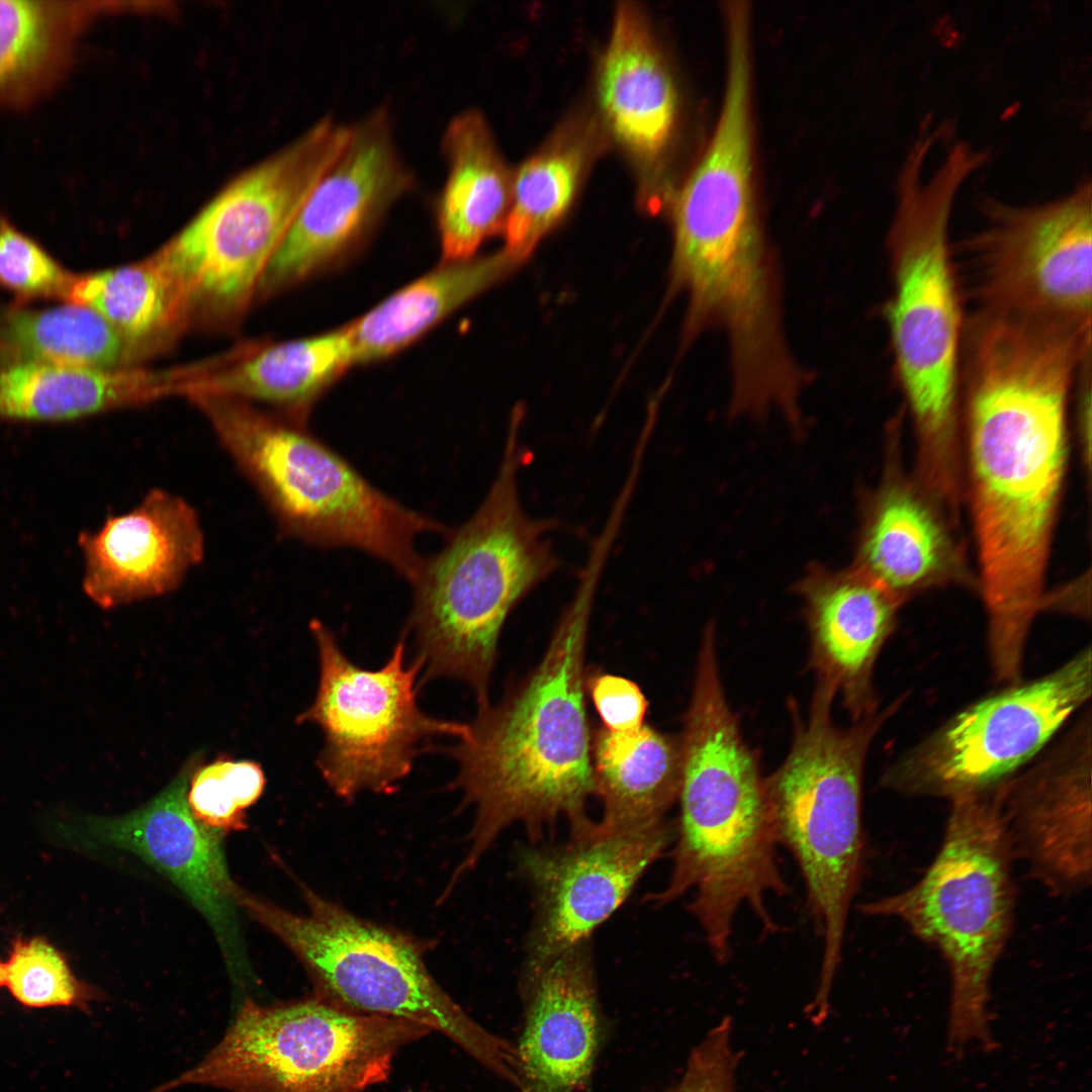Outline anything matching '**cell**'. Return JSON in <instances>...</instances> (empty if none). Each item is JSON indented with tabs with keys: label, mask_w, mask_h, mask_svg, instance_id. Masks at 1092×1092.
I'll return each instance as SVG.
<instances>
[{
	"label": "cell",
	"mask_w": 1092,
	"mask_h": 1092,
	"mask_svg": "<svg viewBox=\"0 0 1092 1092\" xmlns=\"http://www.w3.org/2000/svg\"><path fill=\"white\" fill-rule=\"evenodd\" d=\"M521 413L508 430L497 473L478 509L424 560L413 587L407 629L424 679H458L488 701L497 642L513 609L560 567L551 533L558 521L524 509L526 461Z\"/></svg>",
	"instance_id": "277c9868"
},
{
	"label": "cell",
	"mask_w": 1092,
	"mask_h": 1092,
	"mask_svg": "<svg viewBox=\"0 0 1092 1092\" xmlns=\"http://www.w3.org/2000/svg\"><path fill=\"white\" fill-rule=\"evenodd\" d=\"M518 263L506 250L480 259L445 262L346 326L354 365L398 353Z\"/></svg>",
	"instance_id": "484cf974"
},
{
	"label": "cell",
	"mask_w": 1092,
	"mask_h": 1092,
	"mask_svg": "<svg viewBox=\"0 0 1092 1092\" xmlns=\"http://www.w3.org/2000/svg\"><path fill=\"white\" fill-rule=\"evenodd\" d=\"M1088 347L1065 329L984 316L960 369L989 657L1019 662L1045 597L1066 473L1068 406Z\"/></svg>",
	"instance_id": "6da1fadb"
},
{
	"label": "cell",
	"mask_w": 1092,
	"mask_h": 1092,
	"mask_svg": "<svg viewBox=\"0 0 1092 1092\" xmlns=\"http://www.w3.org/2000/svg\"><path fill=\"white\" fill-rule=\"evenodd\" d=\"M835 694L817 685L806 717L794 718L790 751L764 779L778 845L786 846L803 876L807 902L823 939L816 993L829 1004L842 958L847 916L864 863L862 777L871 744L900 702L848 728L832 718Z\"/></svg>",
	"instance_id": "52a82bcc"
},
{
	"label": "cell",
	"mask_w": 1092,
	"mask_h": 1092,
	"mask_svg": "<svg viewBox=\"0 0 1092 1092\" xmlns=\"http://www.w3.org/2000/svg\"><path fill=\"white\" fill-rule=\"evenodd\" d=\"M590 755L595 795L603 805L600 832L664 820L679 792V738L646 723L626 732L602 727L592 734Z\"/></svg>",
	"instance_id": "d4e9b609"
},
{
	"label": "cell",
	"mask_w": 1092,
	"mask_h": 1092,
	"mask_svg": "<svg viewBox=\"0 0 1092 1092\" xmlns=\"http://www.w3.org/2000/svg\"><path fill=\"white\" fill-rule=\"evenodd\" d=\"M76 275L66 270L37 242L0 216V287L22 301L64 298Z\"/></svg>",
	"instance_id": "e575fe53"
},
{
	"label": "cell",
	"mask_w": 1092,
	"mask_h": 1092,
	"mask_svg": "<svg viewBox=\"0 0 1092 1092\" xmlns=\"http://www.w3.org/2000/svg\"><path fill=\"white\" fill-rule=\"evenodd\" d=\"M191 399L289 535L324 548L364 551L412 583L425 560L417 549L420 536L449 534L444 525L379 490L299 426L233 397Z\"/></svg>",
	"instance_id": "ba28073f"
},
{
	"label": "cell",
	"mask_w": 1092,
	"mask_h": 1092,
	"mask_svg": "<svg viewBox=\"0 0 1092 1092\" xmlns=\"http://www.w3.org/2000/svg\"><path fill=\"white\" fill-rule=\"evenodd\" d=\"M5 979H6L5 962L1 961V959H0V988L2 986H5Z\"/></svg>",
	"instance_id": "74e56055"
},
{
	"label": "cell",
	"mask_w": 1092,
	"mask_h": 1092,
	"mask_svg": "<svg viewBox=\"0 0 1092 1092\" xmlns=\"http://www.w3.org/2000/svg\"><path fill=\"white\" fill-rule=\"evenodd\" d=\"M947 555L931 510L906 487L885 484L868 509L855 565L902 603L940 575Z\"/></svg>",
	"instance_id": "f1b7e54d"
},
{
	"label": "cell",
	"mask_w": 1092,
	"mask_h": 1092,
	"mask_svg": "<svg viewBox=\"0 0 1092 1092\" xmlns=\"http://www.w3.org/2000/svg\"><path fill=\"white\" fill-rule=\"evenodd\" d=\"M679 743L672 868L665 887L648 900L664 906L692 893L689 912L715 960L727 963L740 907L748 906L762 930L775 933L765 898L790 889L777 861L764 779L717 674L695 678Z\"/></svg>",
	"instance_id": "3957f363"
},
{
	"label": "cell",
	"mask_w": 1092,
	"mask_h": 1092,
	"mask_svg": "<svg viewBox=\"0 0 1092 1092\" xmlns=\"http://www.w3.org/2000/svg\"><path fill=\"white\" fill-rule=\"evenodd\" d=\"M934 148L920 134L896 185L885 306L895 373L929 464H944L956 432L965 327L949 223L956 198L988 155L954 143L926 172Z\"/></svg>",
	"instance_id": "5b68a950"
},
{
	"label": "cell",
	"mask_w": 1092,
	"mask_h": 1092,
	"mask_svg": "<svg viewBox=\"0 0 1092 1092\" xmlns=\"http://www.w3.org/2000/svg\"><path fill=\"white\" fill-rule=\"evenodd\" d=\"M1076 723L992 791L1013 858L1055 896L1089 888L1092 720Z\"/></svg>",
	"instance_id": "e0dca14e"
},
{
	"label": "cell",
	"mask_w": 1092,
	"mask_h": 1092,
	"mask_svg": "<svg viewBox=\"0 0 1092 1092\" xmlns=\"http://www.w3.org/2000/svg\"><path fill=\"white\" fill-rule=\"evenodd\" d=\"M674 833L665 820L610 833L600 832L595 823L585 837L521 848L518 870L535 900L523 971L535 970L588 940L624 903Z\"/></svg>",
	"instance_id": "2e32d148"
},
{
	"label": "cell",
	"mask_w": 1092,
	"mask_h": 1092,
	"mask_svg": "<svg viewBox=\"0 0 1092 1092\" xmlns=\"http://www.w3.org/2000/svg\"><path fill=\"white\" fill-rule=\"evenodd\" d=\"M0 351L12 362L96 369L129 367L136 359L125 339L90 307L68 302L14 309L0 322Z\"/></svg>",
	"instance_id": "1f68e13d"
},
{
	"label": "cell",
	"mask_w": 1092,
	"mask_h": 1092,
	"mask_svg": "<svg viewBox=\"0 0 1092 1092\" xmlns=\"http://www.w3.org/2000/svg\"><path fill=\"white\" fill-rule=\"evenodd\" d=\"M67 302L103 316L125 339L136 359L188 325L172 281L152 256L76 276Z\"/></svg>",
	"instance_id": "4dcf8cb0"
},
{
	"label": "cell",
	"mask_w": 1092,
	"mask_h": 1092,
	"mask_svg": "<svg viewBox=\"0 0 1092 1092\" xmlns=\"http://www.w3.org/2000/svg\"><path fill=\"white\" fill-rule=\"evenodd\" d=\"M301 890L305 915L242 889L236 903L290 948L316 997L439 1030L502 1079L515 1078L517 1048L477 1024L442 989L426 966L421 940L356 916L305 886Z\"/></svg>",
	"instance_id": "9c48e42d"
},
{
	"label": "cell",
	"mask_w": 1092,
	"mask_h": 1092,
	"mask_svg": "<svg viewBox=\"0 0 1092 1092\" xmlns=\"http://www.w3.org/2000/svg\"><path fill=\"white\" fill-rule=\"evenodd\" d=\"M521 1092H579L599 1046L600 1013L589 939L523 971Z\"/></svg>",
	"instance_id": "44dd1931"
},
{
	"label": "cell",
	"mask_w": 1092,
	"mask_h": 1092,
	"mask_svg": "<svg viewBox=\"0 0 1092 1092\" xmlns=\"http://www.w3.org/2000/svg\"><path fill=\"white\" fill-rule=\"evenodd\" d=\"M1092 694L1086 646L1053 671L956 714L900 756L883 785L949 802L982 796L1032 761Z\"/></svg>",
	"instance_id": "5bb4252c"
},
{
	"label": "cell",
	"mask_w": 1092,
	"mask_h": 1092,
	"mask_svg": "<svg viewBox=\"0 0 1092 1092\" xmlns=\"http://www.w3.org/2000/svg\"><path fill=\"white\" fill-rule=\"evenodd\" d=\"M441 148L447 172L435 211L445 263L471 259L486 239L504 230L514 175L477 109L452 117Z\"/></svg>",
	"instance_id": "603a6c76"
},
{
	"label": "cell",
	"mask_w": 1092,
	"mask_h": 1092,
	"mask_svg": "<svg viewBox=\"0 0 1092 1092\" xmlns=\"http://www.w3.org/2000/svg\"><path fill=\"white\" fill-rule=\"evenodd\" d=\"M5 986L26 1008L74 1007L88 1012L101 992L75 976L67 956L44 936H15L5 962Z\"/></svg>",
	"instance_id": "d6a6232c"
},
{
	"label": "cell",
	"mask_w": 1092,
	"mask_h": 1092,
	"mask_svg": "<svg viewBox=\"0 0 1092 1092\" xmlns=\"http://www.w3.org/2000/svg\"><path fill=\"white\" fill-rule=\"evenodd\" d=\"M605 558L587 556L538 665L502 699L478 704L448 753L458 764L454 788L474 810L468 848L454 880L471 870L508 827L523 825L531 843L565 820L570 838L589 834L586 802L595 794L584 659Z\"/></svg>",
	"instance_id": "7a4b0ae2"
},
{
	"label": "cell",
	"mask_w": 1092,
	"mask_h": 1092,
	"mask_svg": "<svg viewBox=\"0 0 1092 1092\" xmlns=\"http://www.w3.org/2000/svg\"><path fill=\"white\" fill-rule=\"evenodd\" d=\"M585 688L605 729L626 732L644 724L648 702L633 680L617 674L597 672L586 678Z\"/></svg>",
	"instance_id": "8d00e7d4"
},
{
	"label": "cell",
	"mask_w": 1092,
	"mask_h": 1092,
	"mask_svg": "<svg viewBox=\"0 0 1092 1092\" xmlns=\"http://www.w3.org/2000/svg\"><path fill=\"white\" fill-rule=\"evenodd\" d=\"M387 106L351 123L349 140L313 187L258 283L269 295L340 263L415 186Z\"/></svg>",
	"instance_id": "9a60e30c"
},
{
	"label": "cell",
	"mask_w": 1092,
	"mask_h": 1092,
	"mask_svg": "<svg viewBox=\"0 0 1092 1092\" xmlns=\"http://www.w3.org/2000/svg\"><path fill=\"white\" fill-rule=\"evenodd\" d=\"M352 365L345 326L240 355L193 380L185 395L255 399L302 413Z\"/></svg>",
	"instance_id": "4316f807"
},
{
	"label": "cell",
	"mask_w": 1092,
	"mask_h": 1092,
	"mask_svg": "<svg viewBox=\"0 0 1092 1092\" xmlns=\"http://www.w3.org/2000/svg\"><path fill=\"white\" fill-rule=\"evenodd\" d=\"M597 146L590 122H567L514 175L503 230L511 256L518 261L527 257L564 215Z\"/></svg>",
	"instance_id": "f546056e"
},
{
	"label": "cell",
	"mask_w": 1092,
	"mask_h": 1092,
	"mask_svg": "<svg viewBox=\"0 0 1092 1092\" xmlns=\"http://www.w3.org/2000/svg\"><path fill=\"white\" fill-rule=\"evenodd\" d=\"M190 365L162 370L96 369L38 362L0 367V418L60 422L181 394Z\"/></svg>",
	"instance_id": "cb8c5ba5"
},
{
	"label": "cell",
	"mask_w": 1092,
	"mask_h": 1092,
	"mask_svg": "<svg viewBox=\"0 0 1092 1092\" xmlns=\"http://www.w3.org/2000/svg\"><path fill=\"white\" fill-rule=\"evenodd\" d=\"M198 754L153 800L115 817H88L73 832L134 853L168 877L207 918L228 951L234 940V906L240 888L232 880L221 832L191 813L188 783Z\"/></svg>",
	"instance_id": "ac0fdd59"
},
{
	"label": "cell",
	"mask_w": 1092,
	"mask_h": 1092,
	"mask_svg": "<svg viewBox=\"0 0 1092 1092\" xmlns=\"http://www.w3.org/2000/svg\"><path fill=\"white\" fill-rule=\"evenodd\" d=\"M83 589L112 609L175 590L204 555V534L194 508L162 488L129 512L79 536Z\"/></svg>",
	"instance_id": "d6986e66"
},
{
	"label": "cell",
	"mask_w": 1092,
	"mask_h": 1092,
	"mask_svg": "<svg viewBox=\"0 0 1092 1092\" xmlns=\"http://www.w3.org/2000/svg\"><path fill=\"white\" fill-rule=\"evenodd\" d=\"M320 662L317 690L297 723L324 735L316 766L333 792L352 800L369 791L390 794L411 772L422 746L443 736L461 738L466 723L428 715L417 701L422 662L405 663V635L377 669L362 668L344 653L333 632L310 623Z\"/></svg>",
	"instance_id": "4fadbf2b"
},
{
	"label": "cell",
	"mask_w": 1092,
	"mask_h": 1092,
	"mask_svg": "<svg viewBox=\"0 0 1092 1092\" xmlns=\"http://www.w3.org/2000/svg\"><path fill=\"white\" fill-rule=\"evenodd\" d=\"M598 92L610 129L639 168L652 175L671 144L678 98L647 17L633 2L616 9Z\"/></svg>",
	"instance_id": "7402d4cb"
},
{
	"label": "cell",
	"mask_w": 1092,
	"mask_h": 1092,
	"mask_svg": "<svg viewBox=\"0 0 1092 1092\" xmlns=\"http://www.w3.org/2000/svg\"><path fill=\"white\" fill-rule=\"evenodd\" d=\"M429 1031L318 997L272 1006L248 999L207 1056L160 1091L363 1092L387 1078L400 1046Z\"/></svg>",
	"instance_id": "8fae6325"
},
{
	"label": "cell",
	"mask_w": 1092,
	"mask_h": 1092,
	"mask_svg": "<svg viewBox=\"0 0 1092 1092\" xmlns=\"http://www.w3.org/2000/svg\"><path fill=\"white\" fill-rule=\"evenodd\" d=\"M118 2L0 0V105H21L53 88L77 41Z\"/></svg>",
	"instance_id": "83f0119b"
},
{
	"label": "cell",
	"mask_w": 1092,
	"mask_h": 1092,
	"mask_svg": "<svg viewBox=\"0 0 1092 1092\" xmlns=\"http://www.w3.org/2000/svg\"><path fill=\"white\" fill-rule=\"evenodd\" d=\"M1090 179L1036 204L981 202L985 224L957 246L974 311L1091 328Z\"/></svg>",
	"instance_id": "7c38bea8"
},
{
	"label": "cell",
	"mask_w": 1092,
	"mask_h": 1092,
	"mask_svg": "<svg viewBox=\"0 0 1092 1092\" xmlns=\"http://www.w3.org/2000/svg\"><path fill=\"white\" fill-rule=\"evenodd\" d=\"M737 1064L732 1020L725 1017L693 1050L682 1077L667 1092H733Z\"/></svg>",
	"instance_id": "d590c367"
},
{
	"label": "cell",
	"mask_w": 1092,
	"mask_h": 1092,
	"mask_svg": "<svg viewBox=\"0 0 1092 1092\" xmlns=\"http://www.w3.org/2000/svg\"><path fill=\"white\" fill-rule=\"evenodd\" d=\"M351 123L327 115L218 191L152 257L172 281L188 324L232 318L307 196L346 146Z\"/></svg>",
	"instance_id": "30bf717a"
},
{
	"label": "cell",
	"mask_w": 1092,
	"mask_h": 1092,
	"mask_svg": "<svg viewBox=\"0 0 1092 1092\" xmlns=\"http://www.w3.org/2000/svg\"><path fill=\"white\" fill-rule=\"evenodd\" d=\"M796 590L804 602L817 684L839 696L854 721L873 715L874 668L901 602L856 565H812Z\"/></svg>",
	"instance_id": "ffe728a7"
},
{
	"label": "cell",
	"mask_w": 1092,
	"mask_h": 1092,
	"mask_svg": "<svg viewBox=\"0 0 1092 1092\" xmlns=\"http://www.w3.org/2000/svg\"><path fill=\"white\" fill-rule=\"evenodd\" d=\"M1013 855L992 793L950 802L940 848L916 883L859 905L935 947L950 975L945 1052L960 1060L997 1049L990 1016L995 966L1011 934Z\"/></svg>",
	"instance_id": "8992f818"
},
{
	"label": "cell",
	"mask_w": 1092,
	"mask_h": 1092,
	"mask_svg": "<svg viewBox=\"0 0 1092 1092\" xmlns=\"http://www.w3.org/2000/svg\"><path fill=\"white\" fill-rule=\"evenodd\" d=\"M266 784L260 764L216 759L193 770L186 800L202 824L226 833L247 828L246 809L261 797Z\"/></svg>",
	"instance_id": "836d02e7"
}]
</instances>
